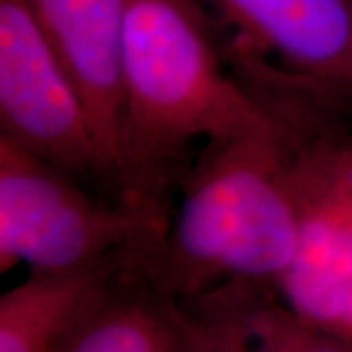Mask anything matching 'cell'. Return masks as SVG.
<instances>
[{
  "instance_id": "6da1fadb",
  "label": "cell",
  "mask_w": 352,
  "mask_h": 352,
  "mask_svg": "<svg viewBox=\"0 0 352 352\" xmlns=\"http://www.w3.org/2000/svg\"><path fill=\"white\" fill-rule=\"evenodd\" d=\"M272 131L198 0H127L118 200L166 229L196 145Z\"/></svg>"
},
{
  "instance_id": "7a4b0ae2",
  "label": "cell",
  "mask_w": 352,
  "mask_h": 352,
  "mask_svg": "<svg viewBox=\"0 0 352 352\" xmlns=\"http://www.w3.org/2000/svg\"><path fill=\"white\" fill-rule=\"evenodd\" d=\"M149 274L180 303L237 286H274L296 254V217L276 129L206 145L184 173Z\"/></svg>"
},
{
  "instance_id": "3957f363",
  "label": "cell",
  "mask_w": 352,
  "mask_h": 352,
  "mask_svg": "<svg viewBox=\"0 0 352 352\" xmlns=\"http://www.w3.org/2000/svg\"><path fill=\"white\" fill-rule=\"evenodd\" d=\"M226 51L272 118L294 208L296 254L278 294L303 319L352 340V108Z\"/></svg>"
},
{
  "instance_id": "277c9868",
  "label": "cell",
  "mask_w": 352,
  "mask_h": 352,
  "mask_svg": "<svg viewBox=\"0 0 352 352\" xmlns=\"http://www.w3.org/2000/svg\"><path fill=\"white\" fill-rule=\"evenodd\" d=\"M164 229L0 138V272H104L147 256Z\"/></svg>"
},
{
  "instance_id": "5b68a950",
  "label": "cell",
  "mask_w": 352,
  "mask_h": 352,
  "mask_svg": "<svg viewBox=\"0 0 352 352\" xmlns=\"http://www.w3.org/2000/svg\"><path fill=\"white\" fill-rule=\"evenodd\" d=\"M0 138L110 190L87 108L25 0H0Z\"/></svg>"
},
{
  "instance_id": "8992f818",
  "label": "cell",
  "mask_w": 352,
  "mask_h": 352,
  "mask_svg": "<svg viewBox=\"0 0 352 352\" xmlns=\"http://www.w3.org/2000/svg\"><path fill=\"white\" fill-rule=\"evenodd\" d=\"M251 55L352 108V0H210Z\"/></svg>"
},
{
  "instance_id": "52a82bcc",
  "label": "cell",
  "mask_w": 352,
  "mask_h": 352,
  "mask_svg": "<svg viewBox=\"0 0 352 352\" xmlns=\"http://www.w3.org/2000/svg\"><path fill=\"white\" fill-rule=\"evenodd\" d=\"M87 108L116 198L127 0H25Z\"/></svg>"
},
{
  "instance_id": "ba28073f",
  "label": "cell",
  "mask_w": 352,
  "mask_h": 352,
  "mask_svg": "<svg viewBox=\"0 0 352 352\" xmlns=\"http://www.w3.org/2000/svg\"><path fill=\"white\" fill-rule=\"evenodd\" d=\"M145 258L96 282L53 352H208L198 323L155 282Z\"/></svg>"
},
{
  "instance_id": "9c48e42d",
  "label": "cell",
  "mask_w": 352,
  "mask_h": 352,
  "mask_svg": "<svg viewBox=\"0 0 352 352\" xmlns=\"http://www.w3.org/2000/svg\"><path fill=\"white\" fill-rule=\"evenodd\" d=\"M182 305L208 352H352V340L303 319L274 286H227Z\"/></svg>"
},
{
  "instance_id": "30bf717a",
  "label": "cell",
  "mask_w": 352,
  "mask_h": 352,
  "mask_svg": "<svg viewBox=\"0 0 352 352\" xmlns=\"http://www.w3.org/2000/svg\"><path fill=\"white\" fill-rule=\"evenodd\" d=\"M110 270H30L24 282L0 298V352H53L78 307Z\"/></svg>"
}]
</instances>
